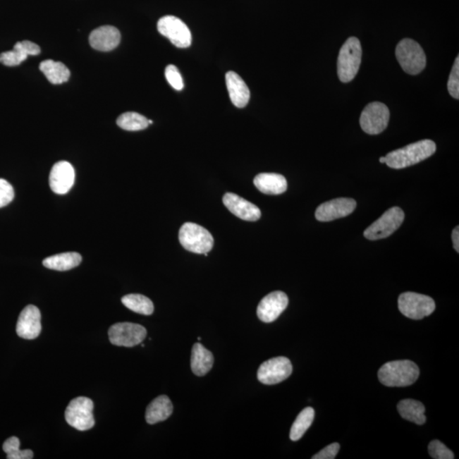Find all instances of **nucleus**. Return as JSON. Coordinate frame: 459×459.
<instances>
[{
    "instance_id": "obj_25",
    "label": "nucleus",
    "mask_w": 459,
    "mask_h": 459,
    "mask_svg": "<svg viewBox=\"0 0 459 459\" xmlns=\"http://www.w3.org/2000/svg\"><path fill=\"white\" fill-rule=\"evenodd\" d=\"M400 415L404 420L412 422L419 425L424 424L426 422L424 415L425 408L419 400L405 399L400 400L397 405Z\"/></svg>"
},
{
    "instance_id": "obj_26",
    "label": "nucleus",
    "mask_w": 459,
    "mask_h": 459,
    "mask_svg": "<svg viewBox=\"0 0 459 459\" xmlns=\"http://www.w3.org/2000/svg\"><path fill=\"white\" fill-rule=\"evenodd\" d=\"M40 71L53 85H61L68 82L71 75L69 69L60 61L47 60L39 65Z\"/></svg>"
},
{
    "instance_id": "obj_34",
    "label": "nucleus",
    "mask_w": 459,
    "mask_h": 459,
    "mask_svg": "<svg viewBox=\"0 0 459 459\" xmlns=\"http://www.w3.org/2000/svg\"><path fill=\"white\" fill-rule=\"evenodd\" d=\"M14 197L15 192L12 185L7 180L0 179V208L11 204Z\"/></svg>"
},
{
    "instance_id": "obj_31",
    "label": "nucleus",
    "mask_w": 459,
    "mask_h": 459,
    "mask_svg": "<svg viewBox=\"0 0 459 459\" xmlns=\"http://www.w3.org/2000/svg\"><path fill=\"white\" fill-rule=\"evenodd\" d=\"M429 453L435 459H453L454 454L440 441L434 440L429 445Z\"/></svg>"
},
{
    "instance_id": "obj_19",
    "label": "nucleus",
    "mask_w": 459,
    "mask_h": 459,
    "mask_svg": "<svg viewBox=\"0 0 459 459\" xmlns=\"http://www.w3.org/2000/svg\"><path fill=\"white\" fill-rule=\"evenodd\" d=\"M39 54L38 44L25 40L16 43L12 51L0 54V63L7 67H16L26 61L28 56H38Z\"/></svg>"
},
{
    "instance_id": "obj_32",
    "label": "nucleus",
    "mask_w": 459,
    "mask_h": 459,
    "mask_svg": "<svg viewBox=\"0 0 459 459\" xmlns=\"http://www.w3.org/2000/svg\"><path fill=\"white\" fill-rule=\"evenodd\" d=\"M165 77L173 89L180 91L184 89L183 78L175 65H169L165 69Z\"/></svg>"
},
{
    "instance_id": "obj_4",
    "label": "nucleus",
    "mask_w": 459,
    "mask_h": 459,
    "mask_svg": "<svg viewBox=\"0 0 459 459\" xmlns=\"http://www.w3.org/2000/svg\"><path fill=\"white\" fill-rule=\"evenodd\" d=\"M179 240L185 250L195 254H206L212 250L214 238L204 227L187 222L180 227Z\"/></svg>"
},
{
    "instance_id": "obj_35",
    "label": "nucleus",
    "mask_w": 459,
    "mask_h": 459,
    "mask_svg": "<svg viewBox=\"0 0 459 459\" xmlns=\"http://www.w3.org/2000/svg\"><path fill=\"white\" fill-rule=\"evenodd\" d=\"M341 446L338 443L330 444L325 448L320 451L319 453L314 455L313 459H334L336 458Z\"/></svg>"
},
{
    "instance_id": "obj_22",
    "label": "nucleus",
    "mask_w": 459,
    "mask_h": 459,
    "mask_svg": "<svg viewBox=\"0 0 459 459\" xmlns=\"http://www.w3.org/2000/svg\"><path fill=\"white\" fill-rule=\"evenodd\" d=\"M173 404L167 396H160L148 405L146 420L149 424H155L169 419L173 412Z\"/></svg>"
},
{
    "instance_id": "obj_11",
    "label": "nucleus",
    "mask_w": 459,
    "mask_h": 459,
    "mask_svg": "<svg viewBox=\"0 0 459 459\" xmlns=\"http://www.w3.org/2000/svg\"><path fill=\"white\" fill-rule=\"evenodd\" d=\"M147 333V329L143 326L131 322L116 324L109 331L111 344L123 347H134L142 344Z\"/></svg>"
},
{
    "instance_id": "obj_37",
    "label": "nucleus",
    "mask_w": 459,
    "mask_h": 459,
    "mask_svg": "<svg viewBox=\"0 0 459 459\" xmlns=\"http://www.w3.org/2000/svg\"><path fill=\"white\" fill-rule=\"evenodd\" d=\"M379 162L381 164H386V157H382V158H380Z\"/></svg>"
},
{
    "instance_id": "obj_6",
    "label": "nucleus",
    "mask_w": 459,
    "mask_h": 459,
    "mask_svg": "<svg viewBox=\"0 0 459 459\" xmlns=\"http://www.w3.org/2000/svg\"><path fill=\"white\" fill-rule=\"evenodd\" d=\"M94 403L88 397L80 396L70 402L65 412L68 424L78 431L85 432L94 425Z\"/></svg>"
},
{
    "instance_id": "obj_33",
    "label": "nucleus",
    "mask_w": 459,
    "mask_h": 459,
    "mask_svg": "<svg viewBox=\"0 0 459 459\" xmlns=\"http://www.w3.org/2000/svg\"><path fill=\"white\" fill-rule=\"evenodd\" d=\"M448 90L451 96L458 100L459 98V57L455 59L452 72L450 73Z\"/></svg>"
},
{
    "instance_id": "obj_21",
    "label": "nucleus",
    "mask_w": 459,
    "mask_h": 459,
    "mask_svg": "<svg viewBox=\"0 0 459 459\" xmlns=\"http://www.w3.org/2000/svg\"><path fill=\"white\" fill-rule=\"evenodd\" d=\"M254 184L259 192L267 195H280L288 188L286 178L274 173H259L255 178Z\"/></svg>"
},
{
    "instance_id": "obj_15",
    "label": "nucleus",
    "mask_w": 459,
    "mask_h": 459,
    "mask_svg": "<svg viewBox=\"0 0 459 459\" xmlns=\"http://www.w3.org/2000/svg\"><path fill=\"white\" fill-rule=\"evenodd\" d=\"M42 330L41 325V313L35 305H29L20 312L16 333L24 340H35L38 338Z\"/></svg>"
},
{
    "instance_id": "obj_5",
    "label": "nucleus",
    "mask_w": 459,
    "mask_h": 459,
    "mask_svg": "<svg viewBox=\"0 0 459 459\" xmlns=\"http://www.w3.org/2000/svg\"><path fill=\"white\" fill-rule=\"evenodd\" d=\"M396 56L400 67L411 75H417L425 68L424 49L415 40L404 39L400 41L396 49Z\"/></svg>"
},
{
    "instance_id": "obj_12",
    "label": "nucleus",
    "mask_w": 459,
    "mask_h": 459,
    "mask_svg": "<svg viewBox=\"0 0 459 459\" xmlns=\"http://www.w3.org/2000/svg\"><path fill=\"white\" fill-rule=\"evenodd\" d=\"M292 372L293 366L289 359L279 357L263 362L258 370L257 377L260 383L272 386L284 381Z\"/></svg>"
},
{
    "instance_id": "obj_14",
    "label": "nucleus",
    "mask_w": 459,
    "mask_h": 459,
    "mask_svg": "<svg viewBox=\"0 0 459 459\" xmlns=\"http://www.w3.org/2000/svg\"><path fill=\"white\" fill-rule=\"evenodd\" d=\"M288 305V298L282 291H275L269 293L259 302L257 308V316L259 320L267 324L278 319L281 314L286 310Z\"/></svg>"
},
{
    "instance_id": "obj_3",
    "label": "nucleus",
    "mask_w": 459,
    "mask_h": 459,
    "mask_svg": "<svg viewBox=\"0 0 459 459\" xmlns=\"http://www.w3.org/2000/svg\"><path fill=\"white\" fill-rule=\"evenodd\" d=\"M361 42L355 37L347 39L341 49L338 57V76L343 82L353 81L362 63Z\"/></svg>"
},
{
    "instance_id": "obj_17",
    "label": "nucleus",
    "mask_w": 459,
    "mask_h": 459,
    "mask_svg": "<svg viewBox=\"0 0 459 459\" xmlns=\"http://www.w3.org/2000/svg\"><path fill=\"white\" fill-rule=\"evenodd\" d=\"M223 204L234 216L246 221H257L262 212L257 206L239 197L237 194L227 192L223 197Z\"/></svg>"
},
{
    "instance_id": "obj_10",
    "label": "nucleus",
    "mask_w": 459,
    "mask_h": 459,
    "mask_svg": "<svg viewBox=\"0 0 459 459\" xmlns=\"http://www.w3.org/2000/svg\"><path fill=\"white\" fill-rule=\"evenodd\" d=\"M158 30L178 48H188L192 44L191 31L184 22L173 16H165L158 23Z\"/></svg>"
},
{
    "instance_id": "obj_16",
    "label": "nucleus",
    "mask_w": 459,
    "mask_h": 459,
    "mask_svg": "<svg viewBox=\"0 0 459 459\" xmlns=\"http://www.w3.org/2000/svg\"><path fill=\"white\" fill-rule=\"evenodd\" d=\"M75 180V171L73 165L67 161H60L54 165L49 173V187L59 195L67 194Z\"/></svg>"
},
{
    "instance_id": "obj_29",
    "label": "nucleus",
    "mask_w": 459,
    "mask_h": 459,
    "mask_svg": "<svg viewBox=\"0 0 459 459\" xmlns=\"http://www.w3.org/2000/svg\"><path fill=\"white\" fill-rule=\"evenodd\" d=\"M117 125L125 130L139 131L147 129L149 123L148 119L143 115L134 111H128L119 116Z\"/></svg>"
},
{
    "instance_id": "obj_13",
    "label": "nucleus",
    "mask_w": 459,
    "mask_h": 459,
    "mask_svg": "<svg viewBox=\"0 0 459 459\" xmlns=\"http://www.w3.org/2000/svg\"><path fill=\"white\" fill-rule=\"evenodd\" d=\"M357 208V202L353 198H336L324 202L316 210V218L321 222H329L350 216Z\"/></svg>"
},
{
    "instance_id": "obj_9",
    "label": "nucleus",
    "mask_w": 459,
    "mask_h": 459,
    "mask_svg": "<svg viewBox=\"0 0 459 459\" xmlns=\"http://www.w3.org/2000/svg\"><path fill=\"white\" fill-rule=\"evenodd\" d=\"M390 120V110L381 102H372L367 105L360 117V125L369 135H379L386 129Z\"/></svg>"
},
{
    "instance_id": "obj_2",
    "label": "nucleus",
    "mask_w": 459,
    "mask_h": 459,
    "mask_svg": "<svg viewBox=\"0 0 459 459\" xmlns=\"http://www.w3.org/2000/svg\"><path fill=\"white\" fill-rule=\"evenodd\" d=\"M380 383L388 387H406L412 386L420 376L417 364L409 360L393 361L384 364L379 371Z\"/></svg>"
},
{
    "instance_id": "obj_8",
    "label": "nucleus",
    "mask_w": 459,
    "mask_h": 459,
    "mask_svg": "<svg viewBox=\"0 0 459 459\" xmlns=\"http://www.w3.org/2000/svg\"><path fill=\"white\" fill-rule=\"evenodd\" d=\"M405 214L399 207L388 209L379 220L374 221L364 231V237L369 240H379L390 237L402 226Z\"/></svg>"
},
{
    "instance_id": "obj_1",
    "label": "nucleus",
    "mask_w": 459,
    "mask_h": 459,
    "mask_svg": "<svg viewBox=\"0 0 459 459\" xmlns=\"http://www.w3.org/2000/svg\"><path fill=\"white\" fill-rule=\"evenodd\" d=\"M436 145L432 140H420L403 148L397 149L386 156V164L391 169L410 167L432 157Z\"/></svg>"
},
{
    "instance_id": "obj_27",
    "label": "nucleus",
    "mask_w": 459,
    "mask_h": 459,
    "mask_svg": "<svg viewBox=\"0 0 459 459\" xmlns=\"http://www.w3.org/2000/svg\"><path fill=\"white\" fill-rule=\"evenodd\" d=\"M122 303L130 311L142 315L150 316L154 312L152 301L149 298L137 293L123 296Z\"/></svg>"
},
{
    "instance_id": "obj_36",
    "label": "nucleus",
    "mask_w": 459,
    "mask_h": 459,
    "mask_svg": "<svg viewBox=\"0 0 459 459\" xmlns=\"http://www.w3.org/2000/svg\"><path fill=\"white\" fill-rule=\"evenodd\" d=\"M452 239L453 243L454 250L457 251V253H459V228L458 226L456 227L453 231Z\"/></svg>"
},
{
    "instance_id": "obj_7",
    "label": "nucleus",
    "mask_w": 459,
    "mask_h": 459,
    "mask_svg": "<svg viewBox=\"0 0 459 459\" xmlns=\"http://www.w3.org/2000/svg\"><path fill=\"white\" fill-rule=\"evenodd\" d=\"M398 307L405 317L412 320H421L432 315L436 310V303L427 295L407 292L400 295Z\"/></svg>"
},
{
    "instance_id": "obj_30",
    "label": "nucleus",
    "mask_w": 459,
    "mask_h": 459,
    "mask_svg": "<svg viewBox=\"0 0 459 459\" xmlns=\"http://www.w3.org/2000/svg\"><path fill=\"white\" fill-rule=\"evenodd\" d=\"M3 450L7 454L8 459H32L34 458L32 451L20 449V440L16 436H12L4 442Z\"/></svg>"
},
{
    "instance_id": "obj_28",
    "label": "nucleus",
    "mask_w": 459,
    "mask_h": 459,
    "mask_svg": "<svg viewBox=\"0 0 459 459\" xmlns=\"http://www.w3.org/2000/svg\"><path fill=\"white\" fill-rule=\"evenodd\" d=\"M314 417H315V411L312 408H306L300 412L291 427L290 436H289L291 441H297L301 439L311 427Z\"/></svg>"
},
{
    "instance_id": "obj_23",
    "label": "nucleus",
    "mask_w": 459,
    "mask_h": 459,
    "mask_svg": "<svg viewBox=\"0 0 459 459\" xmlns=\"http://www.w3.org/2000/svg\"><path fill=\"white\" fill-rule=\"evenodd\" d=\"M214 355L205 347L197 343L192 350L191 367L194 374L204 376L212 369L214 365Z\"/></svg>"
},
{
    "instance_id": "obj_18",
    "label": "nucleus",
    "mask_w": 459,
    "mask_h": 459,
    "mask_svg": "<svg viewBox=\"0 0 459 459\" xmlns=\"http://www.w3.org/2000/svg\"><path fill=\"white\" fill-rule=\"evenodd\" d=\"M90 47L97 51H111L118 47L121 35L118 28L113 26H103L94 29L90 35Z\"/></svg>"
},
{
    "instance_id": "obj_24",
    "label": "nucleus",
    "mask_w": 459,
    "mask_h": 459,
    "mask_svg": "<svg viewBox=\"0 0 459 459\" xmlns=\"http://www.w3.org/2000/svg\"><path fill=\"white\" fill-rule=\"evenodd\" d=\"M81 262L80 254L76 252H68V253L49 256L44 259L43 264L44 267L51 270L65 271L80 266Z\"/></svg>"
},
{
    "instance_id": "obj_20",
    "label": "nucleus",
    "mask_w": 459,
    "mask_h": 459,
    "mask_svg": "<svg viewBox=\"0 0 459 459\" xmlns=\"http://www.w3.org/2000/svg\"><path fill=\"white\" fill-rule=\"evenodd\" d=\"M226 82L231 102L239 109L245 107L250 99V91L246 82L233 71L226 74Z\"/></svg>"
}]
</instances>
